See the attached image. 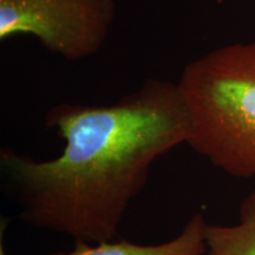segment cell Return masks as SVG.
<instances>
[{
  "label": "cell",
  "instance_id": "6da1fadb",
  "mask_svg": "<svg viewBox=\"0 0 255 255\" xmlns=\"http://www.w3.org/2000/svg\"><path fill=\"white\" fill-rule=\"evenodd\" d=\"M46 124L65 141L62 154L37 161L2 149L4 190L24 222L90 244L114 241L152 163L190 132L178 84L164 79L109 105L57 104Z\"/></svg>",
  "mask_w": 255,
  "mask_h": 255
},
{
  "label": "cell",
  "instance_id": "5b68a950",
  "mask_svg": "<svg viewBox=\"0 0 255 255\" xmlns=\"http://www.w3.org/2000/svg\"><path fill=\"white\" fill-rule=\"evenodd\" d=\"M205 255H255V191L244 200L239 222L207 225Z\"/></svg>",
  "mask_w": 255,
  "mask_h": 255
},
{
  "label": "cell",
  "instance_id": "7a4b0ae2",
  "mask_svg": "<svg viewBox=\"0 0 255 255\" xmlns=\"http://www.w3.org/2000/svg\"><path fill=\"white\" fill-rule=\"evenodd\" d=\"M187 144L239 178L255 177V41L229 44L184 66Z\"/></svg>",
  "mask_w": 255,
  "mask_h": 255
},
{
  "label": "cell",
  "instance_id": "3957f363",
  "mask_svg": "<svg viewBox=\"0 0 255 255\" xmlns=\"http://www.w3.org/2000/svg\"><path fill=\"white\" fill-rule=\"evenodd\" d=\"M114 0H0V39L32 34L69 60L96 55L109 36Z\"/></svg>",
  "mask_w": 255,
  "mask_h": 255
},
{
  "label": "cell",
  "instance_id": "8992f818",
  "mask_svg": "<svg viewBox=\"0 0 255 255\" xmlns=\"http://www.w3.org/2000/svg\"><path fill=\"white\" fill-rule=\"evenodd\" d=\"M253 1H254V2H255V0H253Z\"/></svg>",
  "mask_w": 255,
  "mask_h": 255
},
{
  "label": "cell",
  "instance_id": "277c9868",
  "mask_svg": "<svg viewBox=\"0 0 255 255\" xmlns=\"http://www.w3.org/2000/svg\"><path fill=\"white\" fill-rule=\"evenodd\" d=\"M207 225L202 215L195 214L188 220L177 237L163 244L139 245L126 240L100 244L77 241L72 251L50 255H205ZM0 255H6L2 242Z\"/></svg>",
  "mask_w": 255,
  "mask_h": 255
}]
</instances>
